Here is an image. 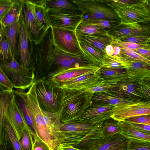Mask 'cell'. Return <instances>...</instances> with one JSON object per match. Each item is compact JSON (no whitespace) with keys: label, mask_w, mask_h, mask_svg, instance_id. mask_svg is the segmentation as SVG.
<instances>
[{"label":"cell","mask_w":150,"mask_h":150,"mask_svg":"<svg viewBox=\"0 0 150 150\" xmlns=\"http://www.w3.org/2000/svg\"><path fill=\"white\" fill-rule=\"evenodd\" d=\"M34 56V70L38 72L43 71L50 74L58 70L90 64L86 60L82 53L75 55L58 48L53 42L51 27L40 42L35 45Z\"/></svg>","instance_id":"cell-1"},{"label":"cell","mask_w":150,"mask_h":150,"mask_svg":"<svg viewBox=\"0 0 150 150\" xmlns=\"http://www.w3.org/2000/svg\"><path fill=\"white\" fill-rule=\"evenodd\" d=\"M20 96L24 100L33 116L37 135L51 150H57L60 144V127L62 109L53 113L42 109L39 104L36 92V86L32 85L27 92L23 91Z\"/></svg>","instance_id":"cell-2"},{"label":"cell","mask_w":150,"mask_h":150,"mask_svg":"<svg viewBox=\"0 0 150 150\" xmlns=\"http://www.w3.org/2000/svg\"><path fill=\"white\" fill-rule=\"evenodd\" d=\"M102 125L74 122L62 123L60 129V144L82 149L91 141L100 138Z\"/></svg>","instance_id":"cell-3"},{"label":"cell","mask_w":150,"mask_h":150,"mask_svg":"<svg viewBox=\"0 0 150 150\" xmlns=\"http://www.w3.org/2000/svg\"><path fill=\"white\" fill-rule=\"evenodd\" d=\"M63 90L61 121L63 123L72 122L81 117L90 106L92 95L84 90Z\"/></svg>","instance_id":"cell-4"},{"label":"cell","mask_w":150,"mask_h":150,"mask_svg":"<svg viewBox=\"0 0 150 150\" xmlns=\"http://www.w3.org/2000/svg\"><path fill=\"white\" fill-rule=\"evenodd\" d=\"M36 81V94L40 107L53 113L60 111L62 108L63 90L51 83L45 77Z\"/></svg>","instance_id":"cell-5"},{"label":"cell","mask_w":150,"mask_h":150,"mask_svg":"<svg viewBox=\"0 0 150 150\" xmlns=\"http://www.w3.org/2000/svg\"><path fill=\"white\" fill-rule=\"evenodd\" d=\"M82 16L81 21L91 19H105L120 21L114 10L104 0H73Z\"/></svg>","instance_id":"cell-6"},{"label":"cell","mask_w":150,"mask_h":150,"mask_svg":"<svg viewBox=\"0 0 150 150\" xmlns=\"http://www.w3.org/2000/svg\"><path fill=\"white\" fill-rule=\"evenodd\" d=\"M0 66L15 88L24 91L35 81L34 69L23 67L14 58L6 62H0Z\"/></svg>","instance_id":"cell-7"},{"label":"cell","mask_w":150,"mask_h":150,"mask_svg":"<svg viewBox=\"0 0 150 150\" xmlns=\"http://www.w3.org/2000/svg\"><path fill=\"white\" fill-rule=\"evenodd\" d=\"M149 1L140 0L128 6L113 8L121 23L149 22L150 11Z\"/></svg>","instance_id":"cell-8"},{"label":"cell","mask_w":150,"mask_h":150,"mask_svg":"<svg viewBox=\"0 0 150 150\" xmlns=\"http://www.w3.org/2000/svg\"><path fill=\"white\" fill-rule=\"evenodd\" d=\"M18 22V44L16 54L17 60L16 61L23 67L26 68L31 67L34 70L35 44L29 39L22 13Z\"/></svg>","instance_id":"cell-9"},{"label":"cell","mask_w":150,"mask_h":150,"mask_svg":"<svg viewBox=\"0 0 150 150\" xmlns=\"http://www.w3.org/2000/svg\"><path fill=\"white\" fill-rule=\"evenodd\" d=\"M45 11L52 28L75 30L82 20L81 14L69 11L57 9Z\"/></svg>","instance_id":"cell-10"},{"label":"cell","mask_w":150,"mask_h":150,"mask_svg":"<svg viewBox=\"0 0 150 150\" xmlns=\"http://www.w3.org/2000/svg\"><path fill=\"white\" fill-rule=\"evenodd\" d=\"M52 28L53 42L58 48L75 55L82 53L75 30Z\"/></svg>","instance_id":"cell-11"},{"label":"cell","mask_w":150,"mask_h":150,"mask_svg":"<svg viewBox=\"0 0 150 150\" xmlns=\"http://www.w3.org/2000/svg\"><path fill=\"white\" fill-rule=\"evenodd\" d=\"M5 119L12 128L18 141L21 139L25 131L28 132L29 136L35 138L36 135L28 125L23 114L17 105L14 93L7 110Z\"/></svg>","instance_id":"cell-12"},{"label":"cell","mask_w":150,"mask_h":150,"mask_svg":"<svg viewBox=\"0 0 150 150\" xmlns=\"http://www.w3.org/2000/svg\"><path fill=\"white\" fill-rule=\"evenodd\" d=\"M100 67L92 64L64 69L49 74L46 78L50 82L60 87L66 82L78 77L96 73Z\"/></svg>","instance_id":"cell-13"},{"label":"cell","mask_w":150,"mask_h":150,"mask_svg":"<svg viewBox=\"0 0 150 150\" xmlns=\"http://www.w3.org/2000/svg\"><path fill=\"white\" fill-rule=\"evenodd\" d=\"M116 107L110 105L96 104L91 102L90 106L84 111L82 116L72 122L102 125L104 121L110 118Z\"/></svg>","instance_id":"cell-14"},{"label":"cell","mask_w":150,"mask_h":150,"mask_svg":"<svg viewBox=\"0 0 150 150\" xmlns=\"http://www.w3.org/2000/svg\"><path fill=\"white\" fill-rule=\"evenodd\" d=\"M22 14L27 33L30 41L35 45L39 44L46 32L40 30L35 23V4L31 0H22Z\"/></svg>","instance_id":"cell-15"},{"label":"cell","mask_w":150,"mask_h":150,"mask_svg":"<svg viewBox=\"0 0 150 150\" xmlns=\"http://www.w3.org/2000/svg\"><path fill=\"white\" fill-rule=\"evenodd\" d=\"M150 115L149 100L135 103L125 104L116 106L110 118L118 122L124 121L128 118L139 115Z\"/></svg>","instance_id":"cell-16"},{"label":"cell","mask_w":150,"mask_h":150,"mask_svg":"<svg viewBox=\"0 0 150 150\" xmlns=\"http://www.w3.org/2000/svg\"><path fill=\"white\" fill-rule=\"evenodd\" d=\"M141 99L124 95L118 92L110 89L105 92L94 93L91 96V103L99 105H110L116 106L137 103Z\"/></svg>","instance_id":"cell-17"},{"label":"cell","mask_w":150,"mask_h":150,"mask_svg":"<svg viewBox=\"0 0 150 150\" xmlns=\"http://www.w3.org/2000/svg\"><path fill=\"white\" fill-rule=\"evenodd\" d=\"M113 39L118 40L121 39L139 35H150L149 26L144 23H121L107 31Z\"/></svg>","instance_id":"cell-18"},{"label":"cell","mask_w":150,"mask_h":150,"mask_svg":"<svg viewBox=\"0 0 150 150\" xmlns=\"http://www.w3.org/2000/svg\"><path fill=\"white\" fill-rule=\"evenodd\" d=\"M118 56L123 62L125 71L134 81H150V65L142 61Z\"/></svg>","instance_id":"cell-19"},{"label":"cell","mask_w":150,"mask_h":150,"mask_svg":"<svg viewBox=\"0 0 150 150\" xmlns=\"http://www.w3.org/2000/svg\"><path fill=\"white\" fill-rule=\"evenodd\" d=\"M105 85L96 73L82 75L70 80L60 87L64 90H85L96 86Z\"/></svg>","instance_id":"cell-20"},{"label":"cell","mask_w":150,"mask_h":150,"mask_svg":"<svg viewBox=\"0 0 150 150\" xmlns=\"http://www.w3.org/2000/svg\"><path fill=\"white\" fill-rule=\"evenodd\" d=\"M124 69H116L100 67L97 72L100 80L105 85L114 86L124 83L136 82Z\"/></svg>","instance_id":"cell-21"},{"label":"cell","mask_w":150,"mask_h":150,"mask_svg":"<svg viewBox=\"0 0 150 150\" xmlns=\"http://www.w3.org/2000/svg\"><path fill=\"white\" fill-rule=\"evenodd\" d=\"M128 139L121 134L105 138H100L92 140L83 147V150H108L127 143Z\"/></svg>","instance_id":"cell-22"},{"label":"cell","mask_w":150,"mask_h":150,"mask_svg":"<svg viewBox=\"0 0 150 150\" xmlns=\"http://www.w3.org/2000/svg\"><path fill=\"white\" fill-rule=\"evenodd\" d=\"M78 40L82 41L103 55L106 54V47L112 43L115 40L107 32L91 35L80 36L77 37Z\"/></svg>","instance_id":"cell-23"},{"label":"cell","mask_w":150,"mask_h":150,"mask_svg":"<svg viewBox=\"0 0 150 150\" xmlns=\"http://www.w3.org/2000/svg\"><path fill=\"white\" fill-rule=\"evenodd\" d=\"M13 96V89L0 92V144H2L7 135L4 122L7 110Z\"/></svg>","instance_id":"cell-24"},{"label":"cell","mask_w":150,"mask_h":150,"mask_svg":"<svg viewBox=\"0 0 150 150\" xmlns=\"http://www.w3.org/2000/svg\"><path fill=\"white\" fill-rule=\"evenodd\" d=\"M78 40L81 52L86 60L90 64L100 67L104 55L85 42Z\"/></svg>","instance_id":"cell-25"},{"label":"cell","mask_w":150,"mask_h":150,"mask_svg":"<svg viewBox=\"0 0 150 150\" xmlns=\"http://www.w3.org/2000/svg\"><path fill=\"white\" fill-rule=\"evenodd\" d=\"M42 6L45 10L57 9L68 10L81 14L79 8L72 0H42Z\"/></svg>","instance_id":"cell-26"},{"label":"cell","mask_w":150,"mask_h":150,"mask_svg":"<svg viewBox=\"0 0 150 150\" xmlns=\"http://www.w3.org/2000/svg\"><path fill=\"white\" fill-rule=\"evenodd\" d=\"M18 21L6 27H3L9 46L11 58H15V57L18 36Z\"/></svg>","instance_id":"cell-27"},{"label":"cell","mask_w":150,"mask_h":150,"mask_svg":"<svg viewBox=\"0 0 150 150\" xmlns=\"http://www.w3.org/2000/svg\"><path fill=\"white\" fill-rule=\"evenodd\" d=\"M138 84V82H125L114 86L112 88L115 89L113 90L126 96L140 99L144 98L137 91Z\"/></svg>","instance_id":"cell-28"},{"label":"cell","mask_w":150,"mask_h":150,"mask_svg":"<svg viewBox=\"0 0 150 150\" xmlns=\"http://www.w3.org/2000/svg\"><path fill=\"white\" fill-rule=\"evenodd\" d=\"M121 134L119 122L110 118L103 122L100 130L101 138L111 137Z\"/></svg>","instance_id":"cell-29"},{"label":"cell","mask_w":150,"mask_h":150,"mask_svg":"<svg viewBox=\"0 0 150 150\" xmlns=\"http://www.w3.org/2000/svg\"><path fill=\"white\" fill-rule=\"evenodd\" d=\"M121 134L127 139H134L150 142V134L141 132L134 129L124 121L119 122Z\"/></svg>","instance_id":"cell-30"},{"label":"cell","mask_w":150,"mask_h":150,"mask_svg":"<svg viewBox=\"0 0 150 150\" xmlns=\"http://www.w3.org/2000/svg\"><path fill=\"white\" fill-rule=\"evenodd\" d=\"M34 15L36 27L40 30L46 32L51 26L44 8L42 6L35 4Z\"/></svg>","instance_id":"cell-31"},{"label":"cell","mask_w":150,"mask_h":150,"mask_svg":"<svg viewBox=\"0 0 150 150\" xmlns=\"http://www.w3.org/2000/svg\"><path fill=\"white\" fill-rule=\"evenodd\" d=\"M22 0H18L1 21L3 27L11 25L19 21L22 13Z\"/></svg>","instance_id":"cell-32"},{"label":"cell","mask_w":150,"mask_h":150,"mask_svg":"<svg viewBox=\"0 0 150 150\" xmlns=\"http://www.w3.org/2000/svg\"><path fill=\"white\" fill-rule=\"evenodd\" d=\"M75 32L77 37L91 35L107 32L101 27L84 24L81 22L76 28Z\"/></svg>","instance_id":"cell-33"},{"label":"cell","mask_w":150,"mask_h":150,"mask_svg":"<svg viewBox=\"0 0 150 150\" xmlns=\"http://www.w3.org/2000/svg\"><path fill=\"white\" fill-rule=\"evenodd\" d=\"M11 59L8 43L3 29L0 37V62H6L10 61Z\"/></svg>","instance_id":"cell-34"},{"label":"cell","mask_w":150,"mask_h":150,"mask_svg":"<svg viewBox=\"0 0 150 150\" xmlns=\"http://www.w3.org/2000/svg\"><path fill=\"white\" fill-rule=\"evenodd\" d=\"M100 67L108 68L122 69H125L123 62L118 56L104 55L102 64Z\"/></svg>","instance_id":"cell-35"},{"label":"cell","mask_w":150,"mask_h":150,"mask_svg":"<svg viewBox=\"0 0 150 150\" xmlns=\"http://www.w3.org/2000/svg\"><path fill=\"white\" fill-rule=\"evenodd\" d=\"M81 22L101 27L107 31L120 24V21L105 19H91Z\"/></svg>","instance_id":"cell-36"},{"label":"cell","mask_w":150,"mask_h":150,"mask_svg":"<svg viewBox=\"0 0 150 150\" xmlns=\"http://www.w3.org/2000/svg\"><path fill=\"white\" fill-rule=\"evenodd\" d=\"M126 150H150V142L134 139H128Z\"/></svg>","instance_id":"cell-37"},{"label":"cell","mask_w":150,"mask_h":150,"mask_svg":"<svg viewBox=\"0 0 150 150\" xmlns=\"http://www.w3.org/2000/svg\"><path fill=\"white\" fill-rule=\"evenodd\" d=\"M4 126L7 136L9 138L14 150H24L18 141L12 128L5 119Z\"/></svg>","instance_id":"cell-38"},{"label":"cell","mask_w":150,"mask_h":150,"mask_svg":"<svg viewBox=\"0 0 150 150\" xmlns=\"http://www.w3.org/2000/svg\"><path fill=\"white\" fill-rule=\"evenodd\" d=\"M120 47L121 51L119 56L135 60L142 61L150 65L149 59L141 56L133 50L122 47Z\"/></svg>","instance_id":"cell-39"},{"label":"cell","mask_w":150,"mask_h":150,"mask_svg":"<svg viewBox=\"0 0 150 150\" xmlns=\"http://www.w3.org/2000/svg\"><path fill=\"white\" fill-rule=\"evenodd\" d=\"M121 41L130 42L139 44H150V35H139L125 38L119 40Z\"/></svg>","instance_id":"cell-40"},{"label":"cell","mask_w":150,"mask_h":150,"mask_svg":"<svg viewBox=\"0 0 150 150\" xmlns=\"http://www.w3.org/2000/svg\"><path fill=\"white\" fill-rule=\"evenodd\" d=\"M18 0H0V22Z\"/></svg>","instance_id":"cell-41"},{"label":"cell","mask_w":150,"mask_h":150,"mask_svg":"<svg viewBox=\"0 0 150 150\" xmlns=\"http://www.w3.org/2000/svg\"><path fill=\"white\" fill-rule=\"evenodd\" d=\"M111 45H117L120 47L133 50L138 48H150V44H139L132 42H122L120 40H116Z\"/></svg>","instance_id":"cell-42"},{"label":"cell","mask_w":150,"mask_h":150,"mask_svg":"<svg viewBox=\"0 0 150 150\" xmlns=\"http://www.w3.org/2000/svg\"><path fill=\"white\" fill-rule=\"evenodd\" d=\"M150 81H143L138 82V84L137 88V91L144 98L149 99L150 97Z\"/></svg>","instance_id":"cell-43"},{"label":"cell","mask_w":150,"mask_h":150,"mask_svg":"<svg viewBox=\"0 0 150 150\" xmlns=\"http://www.w3.org/2000/svg\"><path fill=\"white\" fill-rule=\"evenodd\" d=\"M124 121L132 123L150 125V115L132 117L126 118Z\"/></svg>","instance_id":"cell-44"},{"label":"cell","mask_w":150,"mask_h":150,"mask_svg":"<svg viewBox=\"0 0 150 150\" xmlns=\"http://www.w3.org/2000/svg\"><path fill=\"white\" fill-rule=\"evenodd\" d=\"M31 150H51L47 144L36 135L32 144Z\"/></svg>","instance_id":"cell-45"},{"label":"cell","mask_w":150,"mask_h":150,"mask_svg":"<svg viewBox=\"0 0 150 150\" xmlns=\"http://www.w3.org/2000/svg\"><path fill=\"white\" fill-rule=\"evenodd\" d=\"M125 121L131 127L136 130L142 133L150 134V125Z\"/></svg>","instance_id":"cell-46"},{"label":"cell","mask_w":150,"mask_h":150,"mask_svg":"<svg viewBox=\"0 0 150 150\" xmlns=\"http://www.w3.org/2000/svg\"><path fill=\"white\" fill-rule=\"evenodd\" d=\"M20 142L21 146L24 150H31L32 145L28 132L25 131Z\"/></svg>","instance_id":"cell-47"},{"label":"cell","mask_w":150,"mask_h":150,"mask_svg":"<svg viewBox=\"0 0 150 150\" xmlns=\"http://www.w3.org/2000/svg\"><path fill=\"white\" fill-rule=\"evenodd\" d=\"M0 83L9 90L13 89V85L0 66Z\"/></svg>","instance_id":"cell-48"},{"label":"cell","mask_w":150,"mask_h":150,"mask_svg":"<svg viewBox=\"0 0 150 150\" xmlns=\"http://www.w3.org/2000/svg\"><path fill=\"white\" fill-rule=\"evenodd\" d=\"M141 56L150 60V48H141L133 50Z\"/></svg>","instance_id":"cell-49"},{"label":"cell","mask_w":150,"mask_h":150,"mask_svg":"<svg viewBox=\"0 0 150 150\" xmlns=\"http://www.w3.org/2000/svg\"><path fill=\"white\" fill-rule=\"evenodd\" d=\"M57 150H83L78 148L74 147L71 146L65 145L62 144H59L57 146Z\"/></svg>","instance_id":"cell-50"},{"label":"cell","mask_w":150,"mask_h":150,"mask_svg":"<svg viewBox=\"0 0 150 150\" xmlns=\"http://www.w3.org/2000/svg\"><path fill=\"white\" fill-rule=\"evenodd\" d=\"M106 54L108 55H113L114 53V50L112 46L111 45H107L105 49Z\"/></svg>","instance_id":"cell-51"},{"label":"cell","mask_w":150,"mask_h":150,"mask_svg":"<svg viewBox=\"0 0 150 150\" xmlns=\"http://www.w3.org/2000/svg\"><path fill=\"white\" fill-rule=\"evenodd\" d=\"M113 47L114 50V53L113 55V56H117L120 54L121 49L120 46L115 45H111Z\"/></svg>","instance_id":"cell-52"},{"label":"cell","mask_w":150,"mask_h":150,"mask_svg":"<svg viewBox=\"0 0 150 150\" xmlns=\"http://www.w3.org/2000/svg\"><path fill=\"white\" fill-rule=\"evenodd\" d=\"M126 144L127 143L112 148L108 150H126Z\"/></svg>","instance_id":"cell-53"},{"label":"cell","mask_w":150,"mask_h":150,"mask_svg":"<svg viewBox=\"0 0 150 150\" xmlns=\"http://www.w3.org/2000/svg\"><path fill=\"white\" fill-rule=\"evenodd\" d=\"M3 29V26L1 22H0V37Z\"/></svg>","instance_id":"cell-54"}]
</instances>
